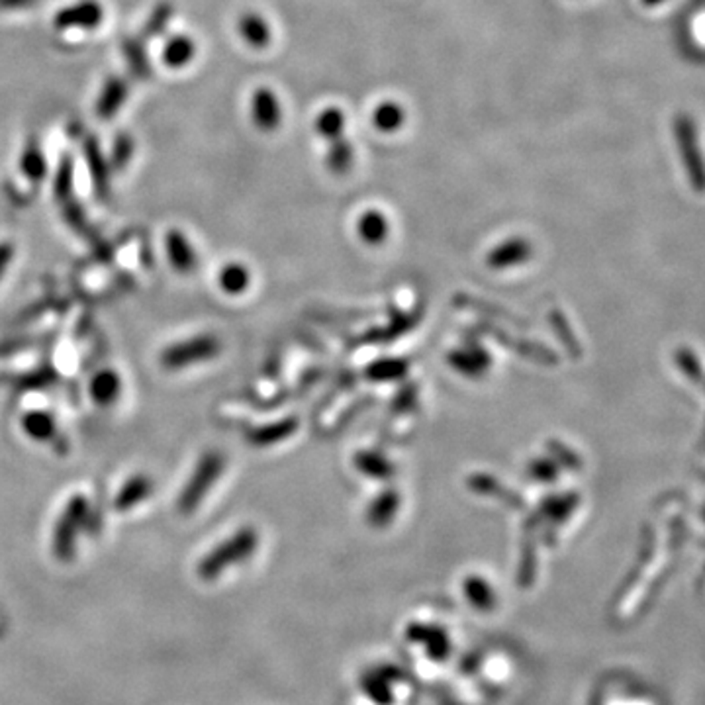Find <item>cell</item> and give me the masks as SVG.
<instances>
[{
  "instance_id": "ba28073f",
  "label": "cell",
  "mask_w": 705,
  "mask_h": 705,
  "mask_svg": "<svg viewBox=\"0 0 705 705\" xmlns=\"http://www.w3.org/2000/svg\"><path fill=\"white\" fill-rule=\"evenodd\" d=\"M122 392V381L114 371H100L90 381V396L97 404L108 406L118 400Z\"/></svg>"
},
{
  "instance_id": "6da1fadb",
  "label": "cell",
  "mask_w": 705,
  "mask_h": 705,
  "mask_svg": "<svg viewBox=\"0 0 705 705\" xmlns=\"http://www.w3.org/2000/svg\"><path fill=\"white\" fill-rule=\"evenodd\" d=\"M257 549V533L254 529H241L231 535L228 541L218 545L212 553H208L198 564V576L204 580H214L216 576L226 572L229 566L244 563Z\"/></svg>"
},
{
  "instance_id": "7a4b0ae2",
  "label": "cell",
  "mask_w": 705,
  "mask_h": 705,
  "mask_svg": "<svg viewBox=\"0 0 705 705\" xmlns=\"http://www.w3.org/2000/svg\"><path fill=\"white\" fill-rule=\"evenodd\" d=\"M89 518V500L85 496H73L54 531V555L59 561H69L75 555L79 531L85 528Z\"/></svg>"
},
{
  "instance_id": "9c48e42d",
  "label": "cell",
  "mask_w": 705,
  "mask_h": 705,
  "mask_svg": "<svg viewBox=\"0 0 705 705\" xmlns=\"http://www.w3.org/2000/svg\"><path fill=\"white\" fill-rule=\"evenodd\" d=\"M22 427L26 434L36 441H51L56 435L54 417L46 412H30L22 419Z\"/></svg>"
},
{
  "instance_id": "4fadbf2b",
  "label": "cell",
  "mask_w": 705,
  "mask_h": 705,
  "mask_svg": "<svg viewBox=\"0 0 705 705\" xmlns=\"http://www.w3.org/2000/svg\"><path fill=\"white\" fill-rule=\"evenodd\" d=\"M647 4H658V3H662V0H645Z\"/></svg>"
},
{
  "instance_id": "7c38bea8",
  "label": "cell",
  "mask_w": 705,
  "mask_h": 705,
  "mask_svg": "<svg viewBox=\"0 0 705 705\" xmlns=\"http://www.w3.org/2000/svg\"><path fill=\"white\" fill-rule=\"evenodd\" d=\"M14 259V247L10 244H0V279L4 277L10 262Z\"/></svg>"
},
{
  "instance_id": "52a82bcc",
  "label": "cell",
  "mask_w": 705,
  "mask_h": 705,
  "mask_svg": "<svg viewBox=\"0 0 705 705\" xmlns=\"http://www.w3.org/2000/svg\"><path fill=\"white\" fill-rule=\"evenodd\" d=\"M165 247H167V257H169L171 265L175 271L178 272H191L196 267V254L191 245V241H188L181 231H169L165 239Z\"/></svg>"
},
{
  "instance_id": "3957f363",
  "label": "cell",
  "mask_w": 705,
  "mask_h": 705,
  "mask_svg": "<svg viewBox=\"0 0 705 705\" xmlns=\"http://www.w3.org/2000/svg\"><path fill=\"white\" fill-rule=\"evenodd\" d=\"M219 353V343L214 335H196V338L175 343L161 353V365L167 371H181V368L206 363Z\"/></svg>"
},
{
  "instance_id": "8fae6325",
  "label": "cell",
  "mask_w": 705,
  "mask_h": 705,
  "mask_svg": "<svg viewBox=\"0 0 705 705\" xmlns=\"http://www.w3.org/2000/svg\"><path fill=\"white\" fill-rule=\"evenodd\" d=\"M249 284V272L241 265H228L219 275V287L229 294L244 292Z\"/></svg>"
},
{
  "instance_id": "5b68a950",
  "label": "cell",
  "mask_w": 705,
  "mask_h": 705,
  "mask_svg": "<svg viewBox=\"0 0 705 705\" xmlns=\"http://www.w3.org/2000/svg\"><path fill=\"white\" fill-rule=\"evenodd\" d=\"M675 133L678 140V150L682 153V161L686 165L688 175L692 176L693 185L698 188L705 186V165L700 150L696 122L688 114H678L675 118Z\"/></svg>"
},
{
  "instance_id": "277c9868",
  "label": "cell",
  "mask_w": 705,
  "mask_h": 705,
  "mask_svg": "<svg viewBox=\"0 0 705 705\" xmlns=\"http://www.w3.org/2000/svg\"><path fill=\"white\" fill-rule=\"evenodd\" d=\"M222 469L224 459L219 457L218 452H208L206 457L200 459L191 480L186 482L185 490L181 492V496H178V510L183 513L194 512L208 494L210 486L214 484V480L222 475Z\"/></svg>"
},
{
  "instance_id": "30bf717a",
  "label": "cell",
  "mask_w": 705,
  "mask_h": 705,
  "mask_svg": "<svg viewBox=\"0 0 705 705\" xmlns=\"http://www.w3.org/2000/svg\"><path fill=\"white\" fill-rule=\"evenodd\" d=\"M465 594H467L469 602L478 609H492L494 604H496V598H494L492 588L488 586V582L480 580V578H469Z\"/></svg>"
},
{
  "instance_id": "8992f818",
  "label": "cell",
  "mask_w": 705,
  "mask_h": 705,
  "mask_svg": "<svg viewBox=\"0 0 705 705\" xmlns=\"http://www.w3.org/2000/svg\"><path fill=\"white\" fill-rule=\"evenodd\" d=\"M153 480L147 475H135L124 484L118 496L114 500V508L118 512H128L135 506H140L142 502L153 494Z\"/></svg>"
}]
</instances>
